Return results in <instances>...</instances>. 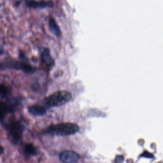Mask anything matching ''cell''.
Listing matches in <instances>:
<instances>
[{
	"label": "cell",
	"instance_id": "cell-12",
	"mask_svg": "<svg viewBox=\"0 0 163 163\" xmlns=\"http://www.w3.org/2000/svg\"><path fill=\"white\" fill-rule=\"evenodd\" d=\"M8 89L4 84H0V96L2 97L6 96L8 93Z\"/></svg>",
	"mask_w": 163,
	"mask_h": 163
},
{
	"label": "cell",
	"instance_id": "cell-3",
	"mask_svg": "<svg viewBox=\"0 0 163 163\" xmlns=\"http://www.w3.org/2000/svg\"><path fill=\"white\" fill-rule=\"evenodd\" d=\"M4 65L7 68L22 71L27 73H33L36 71V68L30 64L18 61H10L7 63H5Z\"/></svg>",
	"mask_w": 163,
	"mask_h": 163
},
{
	"label": "cell",
	"instance_id": "cell-15",
	"mask_svg": "<svg viewBox=\"0 0 163 163\" xmlns=\"http://www.w3.org/2000/svg\"><path fill=\"white\" fill-rule=\"evenodd\" d=\"M4 152V149L3 146H0V154H3Z\"/></svg>",
	"mask_w": 163,
	"mask_h": 163
},
{
	"label": "cell",
	"instance_id": "cell-8",
	"mask_svg": "<svg viewBox=\"0 0 163 163\" xmlns=\"http://www.w3.org/2000/svg\"><path fill=\"white\" fill-rule=\"evenodd\" d=\"M14 107L10 104L4 101H0V119L4 118V117L12 111Z\"/></svg>",
	"mask_w": 163,
	"mask_h": 163
},
{
	"label": "cell",
	"instance_id": "cell-16",
	"mask_svg": "<svg viewBox=\"0 0 163 163\" xmlns=\"http://www.w3.org/2000/svg\"><path fill=\"white\" fill-rule=\"evenodd\" d=\"M1 4H0V7H1Z\"/></svg>",
	"mask_w": 163,
	"mask_h": 163
},
{
	"label": "cell",
	"instance_id": "cell-6",
	"mask_svg": "<svg viewBox=\"0 0 163 163\" xmlns=\"http://www.w3.org/2000/svg\"><path fill=\"white\" fill-rule=\"evenodd\" d=\"M42 61L46 68H50L54 64V61L51 56L50 52L48 48H46L42 54Z\"/></svg>",
	"mask_w": 163,
	"mask_h": 163
},
{
	"label": "cell",
	"instance_id": "cell-10",
	"mask_svg": "<svg viewBox=\"0 0 163 163\" xmlns=\"http://www.w3.org/2000/svg\"><path fill=\"white\" fill-rule=\"evenodd\" d=\"M49 23L50 28L52 33L57 37L60 36L61 33L56 21L53 18H50L49 20Z\"/></svg>",
	"mask_w": 163,
	"mask_h": 163
},
{
	"label": "cell",
	"instance_id": "cell-13",
	"mask_svg": "<svg viewBox=\"0 0 163 163\" xmlns=\"http://www.w3.org/2000/svg\"><path fill=\"white\" fill-rule=\"evenodd\" d=\"M115 161L117 163H122L124 161V157L122 156H117Z\"/></svg>",
	"mask_w": 163,
	"mask_h": 163
},
{
	"label": "cell",
	"instance_id": "cell-14",
	"mask_svg": "<svg viewBox=\"0 0 163 163\" xmlns=\"http://www.w3.org/2000/svg\"><path fill=\"white\" fill-rule=\"evenodd\" d=\"M4 48L3 46L0 44V56H1L4 54Z\"/></svg>",
	"mask_w": 163,
	"mask_h": 163
},
{
	"label": "cell",
	"instance_id": "cell-5",
	"mask_svg": "<svg viewBox=\"0 0 163 163\" xmlns=\"http://www.w3.org/2000/svg\"><path fill=\"white\" fill-rule=\"evenodd\" d=\"M60 159L64 163H76L79 159V156L74 151H65L61 154Z\"/></svg>",
	"mask_w": 163,
	"mask_h": 163
},
{
	"label": "cell",
	"instance_id": "cell-4",
	"mask_svg": "<svg viewBox=\"0 0 163 163\" xmlns=\"http://www.w3.org/2000/svg\"><path fill=\"white\" fill-rule=\"evenodd\" d=\"M25 126L20 122H16L11 124L9 128L12 138L15 142H18L22 137Z\"/></svg>",
	"mask_w": 163,
	"mask_h": 163
},
{
	"label": "cell",
	"instance_id": "cell-7",
	"mask_svg": "<svg viewBox=\"0 0 163 163\" xmlns=\"http://www.w3.org/2000/svg\"><path fill=\"white\" fill-rule=\"evenodd\" d=\"M26 4L29 7L31 8H43L47 7H50L52 3L51 1H26Z\"/></svg>",
	"mask_w": 163,
	"mask_h": 163
},
{
	"label": "cell",
	"instance_id": "cell-9",
	"mask_svg": "<svg viewBox=\"0 0 163 163\" xmlns=\"http://www.w3.org/2000/svg\"><path fill=\"white\" fill-rule=\"evenodd\" d=\"M28 111L30 114L35 116H42L46 113L45 108L40 105H33L29 107Z\"/></svg>",
	"mask_w": 163,
	"mask_h": 163
},
{
	"label": "cell",
	"instance_id": "cell-2",
	"mask_svg": "<svg viewBox=\"0 0 163 163\" xmlns=\"http://www.w3.org/2000/svg\"><path fill=\"white\" fill-rule=\"evenodd\" d=\"M71 94L66 90H61L53 93L46 99V104L49 108L64 105L71 99Z\"/></svg>",
	"mask_w": 163,
	"mask_h": 163
},
{
	"label": "cell",
	"instance_id": "cell-11",
	"mask_svg": "<svg viewBox=\"0 0 163 163\" xmlns=\"http://www.w3.org/2000/svg\"><path fill=\"white\" fill-rule=\"evenodd\" d=\"M25 151L26 154L29 156L35 155L37 152L35 147L30 143L26 145Z\"/></svg>",
	"mask_w": 163,
	"mask_h": 163
},
{
	"label": "cell",
	"instance_id": "cell-1",
	"mask_svg": "<svg viewBox=\"0 0 163 163\" xmlns=\"http://www.w3.org/2000/svg\"><path fill=\"white\" fill-rule=\"evenodd\" d=\"M78 126L72 123H63L50 126L47 130V133L55 135L66 136L74 135L78 132Z\"/></svg>",
	"mask_w": 163,
	"mask_h": 163
}]
</instances>
